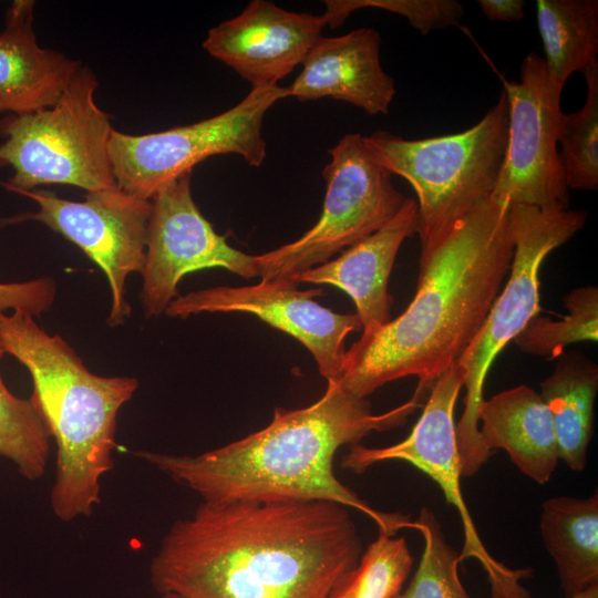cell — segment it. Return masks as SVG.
<instances>
[{
  "label": "cell",
  "mask_w": 598,
  "mask_h": 598,
  "mask_svg": "<svg viewBox=\"0 0 598 598\" xmlns=\"http://www.w3.org/2000/svg\"><path fill=\"white\" fill-rule=\"evenodd\" d=\"M13 193L32 199L39 209L2 218L0 227L35 220L80 247L107 278L112 298L107 323L122 324L131 315L124 298L125 281L133 272L142 274L145 265L151 200L117 186L87 193L84 202L63 199L41 189Z\"/></svg>",
  "instance_id": "obj_11"
},
{
  "label": "cell",
  "mask_w": 598,
  "mask_h": 598,
  "mask_svg": "<svg viewBox=\"0 0 598 598\" xmlns=\"http://www.w3.org/2000/svg\"><path fill=\"white\" fill-rule=\"evenodd\" d=\"M34 1L17 0L0 32V113L27 114L53 105L82 65L39 45Z\"/></svg>",
  "instance_id": "obj_18"
},
{
  "label": "cell",
  "mask_w": 598,
  "mask_h": 598,
  "mask_svg": "<svg viewBox=\"0 0 598 598\" xmlns=\"http://www.w3.org/2000/svg\"><path fill=\"white\" fill-rule=\"evenodd\" d=\"M56 295L55 282L48 277L0 283V312L20 311L40 317L52 306Z\"/></svg>",
  "instance_id": "obj_29"
},
{
  "label": "cell",
  "mask_w": 598,
  "mask_h": 598,
  "mask_svg": "<svg viewBox=\"0 0 598 598\" xmlns=\"http://www.w3.org/2000/svg\"><path fill=\"white\" fill-rule=\"evenodd\" d=\"M570 598H598V585L591 586Z\"/></svg>",
  "instance_id": "obj_31"
},
{
  "label": "cell",
  "mask_w": 598,
  "mask_h": 598,
  "mask_svg": "<svg viewBox=\"0 0 598 598\" xmlns=\"http://www.w3.org/2000/svg\"><path fill=\"white\" fill-rule=\"evenodd\" d=\"M99 81L81 65L58 101L0 121V158L13 176L0 183L10 192L62 184L87 193L116 187L109 156L110 115L95 102Z\"/></svg>",
  "instance_id": "obj_7"
},
{
  "label": "cell",
  "mask_w": 598,
  "mask_h": 598,
  "mask_svg": "<svg viewBox=\"0 0 598 598\" xmlns=\"http://www.w3.org/2000/svg\"><path fill=\"white\" fill-rule=\"evenodd\" d=\"M509 203L488 196L421 246L416 291L406 309L346 350L339 382L367 398L416 377L431 388L483 326L508 274L514 243Z\"/></svg>",
  "instance_id": "obj_3"
},
{
  "label": "cell",
  "mask_w": 598,
  "mask_h": 598,
  "mask_svg": "<svg viewBox=\"0 0 598 598\" xmlns=\"http://www.w3.org/2000/svg\"><path fill=\"white\" fill-rule=\"evenodd\" d=\"M507 135L508 103L503 91L496 104L463 132L405 140L378 131L363 136V142L386 171L406 179L415 190L423 246L492 195Z\"/></svg>",
  "instance_id": "obj_6"
},
{
  "label": "cell",
  "mask_w": 598,
  "mask_h": 598,
  "mask_svg": "<svg viewBox=\"0 0 598 598\" xmlns=\"http://www.w3.org/2000/svg\"><path fill=\"white\" fill-rule=\"evenodd\" d=\"M291 280H260L251 286L214 287L177 297L166 308L168 317L202 312H246L293 337L312 354L327 381L342 374L346 338L362 329L357 313L334 312L313 300L323 289L300 290Z\"/></svg>",
  "instance_id": "obj_14"
},
{
  "label": "cell",
  "mask_w": 598,
  "mask_h": 598,
  "mask_svg": "<svg viewBox=\"0 0 598 598\" xmlns=\"http://www.w3.org/2000/svg\"><path fill=\"white\" fill-rule=\"evenodd\" d=\"M463 378L455 362L432 384L423 411L404 440L384 447L351 445L341 466L361 474L377 463L402 461L426 474L440 486L446 502L456 508L461 517L464 544L460 560L474 558L481 563L487 574L492 598H530L520 580L530 577L533 570L512 569L487 551L461 491L462 467L454 410Z\"/></svg>",
  "instance_id": "obj_10"
},
{
  "label": "cell",
  "mask_w": 598,
  "mask_h": 598,
  "mask_svg": "<svg viewBox=\"0 0 598 598\" xmlns=\"http://www.w3.org/2000/svg\"><path fill=\"white\" fill-rule=\"evenodd\" d=\"M478 421L485 448L504 450L528 478L547 483L559 460L550 412L539 393L520 384L483 400Z\"/></svg>",
  "instance_id": "obj_19"
},
{
  "label": "cell",
  "mask_w": 598,
  "mask_h": 598,
  "mask_svg": "<svg viewBox=\"0 0 598 598\" xmlns=\"http://www.w3.org/2000/svg\"><path fill=\"white\" fill-rule=\"evenodd\" d=\"M381 34L361 28L332 38L321 37L287 87L300 102L332 97L370 115L388 114L396 93L394 80L380 61Z\"/></svg>",
  "instance_id": "obj_16"
},
{
  "label": "cell",
  "mask_w": 598,
  "mask_h": 598,
  "mask_svg": "<svg viewBox=\"0 0 598 598\" xmlns=\"http://www.w3.org/2000/svg\"><path fill=\"white\" fill-rule=\"evenodd\" d=\"M156 598H186V597L176 592L167 591V592L158 594Z\"/></svg>",
  "instance_id": "obj_32"
},
{
  "label": "cell",
  "mask_w": 598,
  "mask_h": 598,
  "mask_svg": "<svg viewBox=\"0 0 598 598\" xmlns=\"http://www.w3.org/2000/svg\"><path fill=\"white\" fill-rule=\"evenodd\" d=\"M412 529L422 535L424 548L415 574L399 598H471L460 579V554L446 542L436 515L422 507Z\"/></svg>",
  "instance_id": "obj_27"
},
{
  "label": "cell",
  "mask_w": 598,
  "mask_h": 598,
  "mask_svg": "<svg viewBox=\"0 0 598 598\" xmlns=\"http://www.w3.org/2000/svg\"><path fill=\"white\" fill-rule=\"evenodd\" d=\"M568 313L559 320L539 313L514 339L524 353L558 358L573 343L598 340V289L584 286L565 298Z\"/></svg>",
  "instance_id": "obj_26"
},
{
  "label": "cell",
  "mask_w": 598,
  "mask_h": 598,
  "mask_svg": "<svg viewBox=\"0 0 598 598\" xmlns=\"http://www.w3.org/2000/svg\"><path fill=\"white\" fill-rule=\"evenodd\" d=\"M413 556L403 536L379 533L358 564L333 586L327 598H399Z\"/></svg>",
  "instance_id": "obj_24"
},
{
  "label": "cell",
  "mask_w": 598,
  "mask_h": 598,
  "mask_svg": "<svg viewBox=\"0 0 598 598\" xmlns=\"http://www.w3.org/2000/svg\"><path fill=\"white\" fill-rule=\"evenodd\" d=\"M598 368L578 352L563 353L553 372L540 383V398L548 408L559 460L573 471H584L594 434V408Z\"/></svg>",
  "instance_id": "obj_21"
},
{
  "label": "cell",
  "mask_w": 598,
  "mask_h": 598,
  "mask_svg": "<svg viewBox=\"0 0 598 598\" xmlns=\"http://www.w3.org/2000/svg\"><path fill=\"white\" fill-rule=\"evenodd\" d=\"M536 10L548 83L560 97L573 73L597 62L598 1L537 0Z\"/></svg>",
  "instance_id": "obj_22"
},
{
  "label": "cell",
  "mask_w": 598,
  "mask_h": 598,
  "mask_svg": "<svg viewBox=\"0 0 598 598\" xmlns=\"http://www.w3.org/2000/svg\"><path fill=\"white\" fill-rule=\"evenodd\" d=\"M429 391L417 386L406 402L380 414L339 381L297 410L277 408L264 429L199 455L138 451L135 455L193 491L205 503L330 502L367 515L379 533L394 536L413 527L409 515L372 507L333 472L337 451L372 432L403 425L423 405Z\"/></svg>",
  "instance_id": "obj_2"
},
{
  "label": "cell",
  "mask_w": 598,
  "mask_h": 598,
  "mask_svg": "<svg viewBox=\"0 0 598 598\" xmlns=\"http://www.w3.org/2000/svg\"><path fill=\"white\" fill-rule=\"evenodd\" d=\"M0 338L29 371L30 399L56 445L54 515L62 522L90 516L101 503V480L113 468L117 413L138 380L92 373L65 340L20 311L0 312Z\"/></svg>",
  "instance_id": "obj_4"
},
{
  "label": "cell",
  "mask_w": 598,
  "mask_h": 598,
  "mask_svg": "<svg viewBox=\"0 0 598 598\" xmlns=\"http://www.w3.org/2000/svg\"><path fill=\"white\" fill-rule=\"evenodd\" d=\"M7 166V164L0 158V167Z\"/></svg>",
  "instance_id": "obj_33"
},
{
  "label": "cell",
  "mask_w": 598,
  "mask_h": 598,
  "mask_svg": "<svg viewBox=\"0 0 598 598\" xmlns=\"http://www.w3.org/2000/svg\"><path fill=\"white\" fill-rule=\"evenodd\" d=\"M508 135L505 157L492 196L512 204L569 205L558 159L560 97L550 90L544 58L528 53L520 80L505 82Z\"/></svg>",
  "instance_id": "obj_13"
},
{
  "label": "cell",
  "mask_w": 598,
  "mask_h": 598,
  "mask_svg": "<svg viewBox=\"0 0 598 598\" xmlns=\"http://www.w3.org/2000/svg\"><path fill=\"white\" fill-rule=\"evenodd\" d=\"M322 175L327 190L318 221L301 237L255 255L261 280H291L372 235L401 209L404 197L392 174L369 152L363 136H343L329 150Z\"/></svg>",
  "instance_id": "obj_8"
},
{
  "label": "cell",
  "mask_w": 598,
  "mask_h": 598,
  "mask_svg": "<svg viewBox=\"0 0 598 598\" xmlns=\"http://www.w3.org/2000/svg\"><path fill=\"white\" fill-rule=\"evenodd\" d=\"M544 545L555 561L566 598L598 585V494L556 496L542 504Z\"/></svg>",
  "instance_id": "obj_20"
},
{
  "label": "cell",
  "mask_w": 598,
  "mask_h": 598,
  "mask_svg": "<svg viewBox=\"0 0 598 598\" xmlns=\"http://www.w3.org/2000/svg\"><path fill=\"white\" fill-rule=\"evenodd\" d=\"M322 14L327 25L337 28L355 10L382 9L404 17L422 34L457 24L464 14L456 0H328Z\"/></svg>",
  "instance_id": "obj_28"
},
{
  "label": "cell",
  "mask_w": 598,
  "mask_h": 598,
  "mask_svg": "<svg viewBox=\"0 0 598 598\" xmlns=\"http://www.w3.org/2000/svg\"><path fill=\"white\" fill-rule=\"evenodd\" d=\"M484 17L491 21L514 22L525 17L523 0H478Z\"/></svg>",
  "instance_id": "obj_30"
},
{
  "label": "cell",
  "mask_w": 598,
  "mask_h": 598,
  "mask_svg": "<svg viewBox=\"0 0 598 598\" xmlns=\"http://www.w3.org/2000/svg\"><path fill=\"white\" fill-rule=\"evenodd\" d=\"M508 214L514 243L508 279L477 334L456 362L466 390L464 410L456 424L462 477L474 476L491 455L478 429L483 388L491 365L540 312L539 272L545 258L569 241L587 220L586 212L560 204L545 207L512 204Z\"/></svg>",
  "instance_id": "obj_5"
},
{
  "label": "cell",
  "mask_w": 598,
  "mask_h": 598,
  "mask_svg": "<svg viewBox=\"0 0 598 598\" xmlns=\"http://www.w3.org/2000/svg\"><path fill=\"white\" fill-rule=\"evenodd\" d=\"M288 96L279 85L252 87L234 107L190 125L143 135L113 130L109 156L116 186L151 200L162 186L210 156L236 154L260 166L267 154L264 117Z\"/></svg>",
  "instance_id": "obj_9"
},
{
  "label": "cell",
  "mask_w": 598,
  "mask_h": 598,
  "mask_svg": "<svg viewBox=\"0 0 598 598\" xmlns=\"http://www.w3.org/2000/svg\"><path fill=\"white\" fill-rule=\"evenodd\" d=\"M361 554L336 503L203 502L169 528L150 577L157 594L186 598H327Z\"/></svg>",
  "instance_id": "obj_1"
},
{
  "label": "cell",
  "mask_w": 598,
  "mask_h": 598,
  "mask_svg": "<svg viewBox=\"0 0 598 598\" xmlns=\"http://www.w3.org/2000/svg\"><path fill=\"white\" fill-rule=\"evenodd\" d=\"M586 101L574 113H563L558 159L568 189H598V62L584 71Z\"/></svg>",
  "instance_id": "obj_23"
},
{
  "label": "cell",
  "mask_w": 598,
  "mask_h": 598,
  "mask_svg": "<svg viewBox=\"0 0 598 598\" xmlns=\"http://www.w3.org/2000/svg\"><path fill=\"white\" fill-rule=\"evenodd\" d=\"M192 172L162 186L151 202L141 295L146 318L165 312L187 274L221 267L244 278L257 277L254 256L231 247L199 212Z\"/></svg>",
  "instance_id": "obj_12"
},
{
  "label": "cell",
  "mask_w": 598,
  "mask_h": 598,
  "mask_svg": "<svg viewBox=\"0 0 598 598\" xmlns=\"http://www.w3.org/2000/svg\"><path fill=\"white\" fill-rule=\"evenodd\" d=\"M416 200L406 198L398 214L382 228L346 249L338 258L295 276L291 281L331 285L354 302L362 333L391 320L393 298L389 278L403 241L417 234Z\"/></svg>",
  "instance_id": "obj_17"
},
{
  "label": "cell",
  "mask_w": 598,
  "mask_h": 598,
  "mask_svg": "<svg viewBox=\"0 0 598 598\" xmlns=\"http://www.w3.org/2000/svg\"><path fill=\"white\" fill-rule=\"evenodd\" d=\"M326 25L323 16L252 0L241 13L212 28L203 48L252 87L274 86L302 64Z\"/></svg>",
  "instance_id": "obj_15"
},
{
  "label": "cell",
  "mask_w": 598,
  "mask_h": 598,
  "mask_svg": "<svg viewBox=\"0 0 598 598\" xmlns=\"http://www.w3.org/2000/svg\"><path fill=\"white\" fill-rule=\"evenodd\" d=\"M6 354L0 338V360ZM50 433L31 399L14 395L0 374V456L11 461L29 481L43 476Z\"/></svg>",
  "instance_id": "obj_25"
}]
</instances>
